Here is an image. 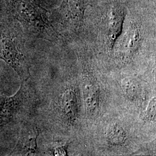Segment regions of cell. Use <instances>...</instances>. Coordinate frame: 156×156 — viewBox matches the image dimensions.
<instances>
[{
	"mask_svg": "<svg viewBox=\"0 0 156 156\" xmlns=\"http://www.w3.org/2000/svg\"><path fill=\"white\" fill-rule=\"evenodd\" d=\"M107 139L113 146H121L126 143L127 133L123 127L119 123L111 125L107 131Z\"/></svg>",
	"mask_w": 156,
	"mask_h": 156,
	"instance_id": "6",
	"label": "cell"
},
{
	"mask_svg": "<svg viewBox=\"0 0 156 156\" xmlns=\"http://www.w3.org/2000/svg\"><path fill=\"white\" fill-rule=\"evenodd\" d=\"M125 16L124 7L119 4L110 6L106 12L104 24L111 51L122 34Z\"/></svg>",
	"mask_w": 156,
	"mask_h": 156,
	"instance_id": "1",
	"label": "cell"
},
{
	"mask_svg": "<svg viewBox=\"0 0 156 156\" xmlns=\"http://www.w3.org/2000/svg\"><path fill=\"white\" fill-rule=\"evenodd\" d=\"M156 97H154L151 100L148 104L145 113V118L147 120L151 122L155 121L156 114Z\"/></svg>",
	"mask_w": 156,
	"mask_h": 156,
	"instance_id": "8",
	"label": "cell"
},
{
	"mask_svg": "<svg viewBox=\"0 0 156 156\" xmlns=\"http://www.w3.org/2000/svg\"><path fill=\"white\" fill-rule=\"evenodd\" d=\"M68 145L57 147L55 149V156H68Z\"/></svg>",
	"mask_w": 156,
	"mask_h": 156,
	"instance_id": "9",
	"label": "cell"
},
{
	"mask_svg": "<svg viewBox=\"0 0 156 156\" xmlns=\"http://www.w3.org/2000/svg\"><path fill=\"white\" fill-rule=\"evenodd\" d=\"M140 28L136 24H131L124 35L121 52L125 58H131L138 50L140 42Z\"/></svg>",
	"mask_w": 156,
	"mask_h": 156,
	"instance_id": "3",
	"label": "cell"
},
{
	"mask_svg": "<svg viewBox=\"0 0 156 156\" xmlns=\"http://www.w3.org/2000/svg\"><path fill=\"white\" fill-rule=\"evenodd\" d=\"M62 110L68 122L73 124L76 120L78 114V100L73 90L65 91L62 97Z\"/></svg>",
	"mask_w": 156,
	"mask_h": 156,
	"instance_id": "5",
	"label": "cell"
},
{
	"mask_svg": "<svg viewBox=\"0 0 156 156\" xmlns=\"http://www.w3.org/2000/svg\"><path fill=\"white\" fill-rule=\"evenodd\" d=\"M89 0H62L58 8L65 18L73 24L83 22L84 15Z\"/></svg>",
	"mask_w": 156,
	"mask_h": 156,
	"instance_id": "2",
	"label": "cell"
},
{
	"mask_svg": "<svg viewBox=\"0 0 156 156\" xmlns=\"http://www.w3.org/2000/svg\"><path fill=\"white\" fill-rule=\"evenodd\" d=\"M123 91L130 100H135L140 92V84L133 78H124L122 82Z\"/></svg>",
	"mask_w": 156,
	"mask_h": 156,
	"instance_id": "7",
	"label": "cell"
},
{
	"mask_svg": "<svg viewBox=\"0 0 156 156\" xmlns=\"http://www.w3.org/2000/svg\"><path fill=\"white\" fill-rule=\"evenodd\" d=\"M84 95L88 113L94 116L98 111L100 105V91L94 81L87 78L84 81Z\"/></svg>",
	"mask_w": 156,
	"mask_h": 156,
	"instance_id": "4",
	"label": "cell"
}]
</instances>
